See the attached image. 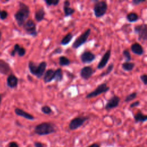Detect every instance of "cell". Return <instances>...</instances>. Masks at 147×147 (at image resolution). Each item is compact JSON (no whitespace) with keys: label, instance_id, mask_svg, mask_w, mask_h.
I'll return each instance as SVG.
<instances>
[{"label":"cell","instance_id":"cell-44","mask_svg":"<svg viewBox=\"0 0 147 147\" xmlns=\"http://www.w3.org/2000/svg\"><path fill=\"white\" fill-rule=\"evenodd\" d=\"M1 10H0V13H1Z\"/></svg>","mask_w":147,"mask_h":147},{"label":"cell","instance_id":"cell-40","mask_svg":"<svg viewBox=\"0 0 147 147\" xmlns=\"http://www.w3.org/2000/svg\"><path fill=\"white\" fill-rule=\"evenodd\" d=\"M70 6V2L68 1H65L64 2V6Z\"/></svg>","mask_w":147,"mask_h":147},{"label":"cell","instance_id":"cell-1","mask_svg":"<svg viewBox=\"0 0 147 147\" xmlns=\"http://www.w3.org/2000/svg\"><path fill=\"white\" fill-rule=\"evenodd\" d=\"M19 9L14 14L15 20L19 26H23L29 17L30 9L28 5L22 2L19 3Z\"/></svg>","mask_w":147,"mask_h":147},{"label":"cell","instance_id":"cell-14","mask_svg":"<svg viewBox=\"0 0 147 147\" xmlns=\"http://www.w3.org/2000/svg\"><path fill=\"white\" fill-rule=\"evenodd\" d=\"M131 51L135 55L141 56L144 53V49L142 46L138 42H134L130 46Z\"/></svg>","mask_w":147,"mask_h":147},{"label":"cell","instance_id":"cell-36","mask_svg":"<svg viewBox=\"0 0 147 147\" xmlns=\"http://www.w3.org/2000/svg\"><path fill=\"white\" fill-rule=\"evenodd\" d=\"M145 0H133L132 1V4L134 6H137V5H140V3H144L145 2Z\"/></svg>","mask_w":147,"mask_h":147},{"label":"cell","instance_id":"cell-16","mask_svg":"<svg viewBox=\"0 0 147 147\" xmlns=\"http://www.w3.org/2000/svg\"><path fill=\"white\" fill-rule=\"evenodd\" d=\"M7 85L8 87L11 88H16L18 85V79L16 76H15L13 74H10L7 78L6 80Z\"/></svg>","mask_w":147,"mask_h":147},{"label":"cell","instance_id":"cell-38","mask_svg":"<svg viewBox=\"0 0 147 147\" xmlns=\"http://www.w3.org/2000/svg\"><path fill=\"white\" fill-rule=\"evenodd\" d=\"M8 147H19V146H18V144L16 142H12L10 143V144H9Z\"/></svg>","mask_w":147,"mask_h":147},{"label":"cell","instance_id":"cell-6","mask_svg":"<svg viewBox=\"0 0 147 147\" xmlns=\"http://www.w3.org/2000/svg\"><path fill=\"white\" fill-rule=\"evenodd\" d=\"M134 32L138 35L139 41H145L147 39V24L137 25L134 27Z\"/></svg>","mask_w":147,"mask_h":147},{"label":"cell","instance_id":"cell-15","mask_svg":"<svg viewBox=\"0 0 147 147\" xmlns=\"http://www.w3.org/2000/svg\"><path fill=\"white\" fill-rule=\"evenodd\" d=\"M11 69L9 64L4 60L0 59V73L5 75H10Z\"/></svg>","mask_w":147,"mask_h":147},{"label":"cell","instance_id":"cell-35","mask_svg":"<svg viewBox=\"0 0 147 147\" xmlns=\"http://www.w3.org/2000/svg\"><path fill=\"white\" fill-rule=\"evenodd\" d=\"M140 105V100H136L133 102H132L130 105V106L129 107L130 108H134V107H138Z\"/></svg>","mask_w":147,"mask_h":147},{"label":"cell","instance_id":"cell-34","mask_svg":"<svg viewBox=\"0 0 147 147\" xmlns=\"http://www.w3.org/2000/svg\"><path fill=\"white\" fill-rule=\"evenodd\" d=\"M8 16V13L6 11V10H2L1 11V13H0V19L1 20H5L7 17Z\"/></svg>","mask_w":147,"mask_h":147},{"label":"cell","instance_id":"cell-28","mask_svg":"<svg viewBox=\"0 0 147 147\" xmlns=\"http://www.w3.org/2000/svg\"><path fill=\"white\" fill-rule=\"evenodd\" d=\"M70 60L65 56H61L59 57V64L61 66H67L70 64Z\"/></svg>","mask_w":147,"mask_h":147},{"label":"cell","instance_id":"cell-4","mask_svg":"<svg viewBox=\"0 0 147 147\" xmlns=\"http://www.w3.org/2000/svg\"><path fill=\"white\" fill-rule=\"evenodd\" d=\"M95 3L93 7L95 17L97 18L104 16L108 9V5L105 1H95Z\"/></svg>","mask_w":147,"mask_h":147},{"label":"cell","instance_id":"cell-12","mask_svg":"<svg viewBox=\"0 0 147 147\" xmlns=\"http://www.w3.org/2000/svg\"><path fill=\"white\" fill-rule=\"evenodd\" d=\"M111 50L110 49H108L102 56L98 64V65L96 67L97 69H103V68H105L106 67V65H107V64L108 63L110 57H111Z\"/></svg>","mask_w":147,"mask_h":147},{"label":"cell","instance_id":"cell-5","mask_svg":"<svg viewBox=\"0 0 147 147\" xmlns=\"http://www.w3.org/2000/svg\"><path fill=\"white\" fill-rule=\"evenodd\" d=\"M109 90H110V87L108 86L106 83H103L99 84L94 90L88 93L86 95V98L87 99L95 98L102 94L107 92Z\"/></svg>","mask_w":147,"mask_h":147},{"label":"cell","instance_id":"cell-21","mask_svg":"<svg viewBox=\"0 0 147 147\" xmlns=\"http://www.w3.org/2000/svg\"><path fill=\"white\" fill-rule=\"evenodd\" d=\"M45 16V11L42 7L37 9L34 14L35 20L37 22H40L44 19Z\"/></svg>","mask_w":147,"mask_h":147},{"label":"cell","instance_id":"cell-8","mask_svg":"<svg viewBox=\"0 0 147 147\" xmlns=\"http://www.w3.org/2000/svg\"><path fill=\"white\" fill-rule=\"evenodd\" d=\"M88 119L87 117H78L72 119L69 123V128L70 130H74L82 126L83 123Z\"/></svg>","mask_w":147,"mask_h":147},{"label":"cell","instance_id":"cell-41","mask_svg":"<svg viewBox=\"0 0 147 147\" xmlns=\"http://www.w3.org/2000/svg\"><path fill=\"white\" fill-rule=\"evenodd\" d=\"M87 147H100V146L97 144H92Z\"/></svg>","mask_w":147,"mask_h":147},{"label":"cell","instance_id":"cell-13","mask_svg":"<svg viewBox=\"0 0 147 147\" xmlns=\"http://www.w3.org/2000/svg\"><path fill=\"white\" fill-rule=\"evenodd\" d=\"M94 71L90 66H85L83 67L80 72V75L84 80L89 79L93 75Z\"/></svg>","mask_w":147,"mask_h":147},{"label":"cell","instance_id":"cell-23","mask_svg":"<svg viewBox=\"0 0 147 147\" xmlns=\"http://www.w3.org/2000/svg\"><path fill=\"white\" fill-rule=\"evenodd\" d=\"M121 67L122 69H123L125 71L130 72L133 70V69L135 67V63L132 62H123L122 65Z\"/></svg>","mask_w":147,"mask_h":147},{"label":"cell","instance_id":"cell-19","mask_svg":"<svg viewBox=\"0 0 147 147\" xmlns=\"http://www.w3.org/2000/svg\"><path fill=\"white\" fill-rule=\"evenodd\" d=\"M134 119L136 123L145 122L147 121V115L144 114L141 111L138 110L134 115Z\"/></svg>","mask_w":147,"mask_h":147},{"label":"cell","instance_id":"cell-24","mask_svg":"<svg viewBox=\"0 0 147 147\" xmlns=\"http://www.w3.org/2000/svg\"><path fill=\"white\" fill-rule=\"evenodd\" d=\"M63 71L61 68H57V69L55 70L53 80H55L56 82H60L63 80Z\"/></svg>","mask_w":147,"mask_h":147},{"label":"cell","instance_id":"cell-37","mask_svg":"<svg viewBox=\"0 0 147 147\" xmlns=\"http://www.w3.org/2000/svg\"><path fill=\"white\" fill-rule=\"evenodd\" d=\"M34 146L35 147H44L43 144L40 142H35Z\"/></svg>","mask_w":147,"mask_h":147},{"label":"cell","instance_id":"cell-33","mask_svg":"<svg viewBox=\"0 0 147 147\" xmlns=\"http://www.w3.org/2000/svg\"><path fill=\"white\" fill-rule=\"evenodd\" d=\"M140 78L144 85H147V74H144L141 75Z\"/></svg>","mask_w":147,"mask_h":147},{"label":"cell","instance_id":"cell-20","mask_svg":"<svg viewBox=\"0 0 147 147\" xmlns=\"http://www.w3.org/2000/svg\"><path fill=\"white\" fill-rule=\"evenodd\" d=\"M54 74H55V70L51 68L48 69L44 75V82L45 83H50L52 80H53V77H54Z\"/></svg>","mask_w":147,"mask_h":147},{"label":"cell","instance_id":"cell-32","mask_svg":"<svg viewBox=\"0 0 147 147\" xmlns=\"http://www.w3.org/2000/svg\"><path fill=\"white\" fill-rule=\"evenodd\" d=\"M44 2L45 3L50 6H57L60 2L59 0H45Z\"/></svg>","mask_w":147,"mask_h":147},{"label":"cell","instance_id":"cell-22","mask_svg":"<svg viewBox=\"0 0 147 147\" xmlns=\"http://www.w3.org/2000/svg\"><path fill=\"white\" fill-rule=\"evenodd\" d=\"M126 18L129 22H136L139 20L140 17L137 13L135 12H130L127 14Z\"/></svg>","mask_w":147,"mask_h":147},{"label":"cell","instance_id":"cell-7","mask_svg":"<svg viewBox=\"0 0 147 147\" xmlns=\"http://www.w3.org/2000/svg\"><path fill=\"white\" fill-rule=\"evenodd\" d=\"M91 33V29L88 28L82 34H81L73 42L72 48L77 49L81 47L87 41Z\"/></svg>","mask_w":147,"mask_h":147},{"label":"cell","instance_id":"cell-39","mask_svg":"<svg viewBox=\"0 0 147 147\" xmlns=\"http://www.w3.org/2000/svg\"><path fill=\"white\" fill-rule=\"evenodd\" d=\"M62 52V49L60 48H56L55 50V51H54V52L53 53V54H55V53H60L61 52Z\"/></svg>","mask_w":147,"mask_h":147},{"label":"cell","instance_id":"cell-43","mask_svg":"<svg viewBox=\"0 0 147 147\" xmlns=\"http://www.w3.org/2000/svg\"><path fill=\"white\" fill-rule=\"evenodd\" d=\"M1 100H2V97H1V95H0V104H1Z\"/></svg>","mask_w":147,"mask_h":147},{"label":"cell","instance_id":"cell-3","mask_svg":"<svg viewBox=\"0 0 147 147\" xmlns=\"http://www.w3.org/2000/svg\"><path fill=\"white\" fill-rule=\"evenodd\" d=\"M56 131L55 126L50 122H42L37 125L34 128L36 134L40 136L48 135Z\"/></svg>","mask_w":147,"mask_h":147},{"label":"cell","instance_id":"cell-26","mask_svg":"<svg viewBox=\"0 0 147 147\" xmlns=\"http://www.w3.org/2000/svg\"><path fill=\"white\" fill-rule=\"evenodd\" d=\"M114 68V64H113V63H110V64L107 66L106 69L105 71H103V72L100 74V76L103 77V76H106L109 75V74L113 71Z\"/></svg>","mask_w":147,"mask_h":147},{"label":"cell","instance_id":"cell-25","mask_svg":"<svg viewBox=\"0 0 147 147\" xmlns=\"http://www.w3.org/2000/svg\"><path fill=\"white\" fill-rule=\"evenodd\" d=\"M72 38H73V35L71 33H67L61 40L60 44L62 45H66L68 44L70 42V41L72 40Z\"/></svg>","mask_w":147,"mask_h":147},{"label":"cell","instance_id":"cell-17","mask_svg":"<svg viewBox=\"0 0 147 147\" xmlns=\"http://www.w3.org/2000/svg\"><path fill=\"white\" fill-rule=\"evenodd\" d=\"M16 53L19 56H24L26 53V50L24 48L21 47L19 44H16L14 45V48L11 52V56H14Z\"/></svg>","mask_w":147,"mask_h":147},{"label":"cell","instance_id":"cell-42","mask_svg":"<svg viewBox=\"0 0 147 147\" xmlns=\"http://www.w3.org/2000/svg\"><path fill=\"white\" fill-rule=\"evenodd\" d=\"M1 36H2V32H1V31L0 30V40H1Z\"/></svg>","mask_w":147,"mask_h":147},{"label":"cell","instance_id":"cell-11","mask_svg":"<svg viewBox=\"0 0 147 147\" xmlns=\"http://www.w3.org/2000/svg\"><path fill=\"white\" fill-rule=\"evenodd\" d=\"M82 62L84 64H90L96 59V55L90 51H84L80 56Z\"/></svg>","mask_w":147,"mask_h":147},{"label":"cell","instance_id":"cell-27","mask_svg":"<svg viewBox=\"0 0 147 147\" xmlns=\"http://www.w3.org/2000/svg\"><path fill=\"white\" fill-rule=\"evenodd\" d=\"M63 10H64L65 17L71 16L75 11V10L74 8L70 7L69 6H63Z\"/></svg>","mask_w":147,"mask_h":147},{"label":"cell","instance_id":"cell-10","mask_svg":"<svg viewBox=\"0 0 147 147\" xmlns=\"http://www.w3.org/2000/svg\"><path fill=\"white\" fill-rule=\"evenodd\" d=\"M120 100H121V99L118 96L116 95H113L107 101L105 106V109L107 111H109L114 108L118 107L120 103Z\"/></svg>","mask_w":147,"mask_h":147},{"label":"cell","instance_id":"cell-18","mask_svg":"<svg viewBox=\"0 0 147 147\" xmlns=\"http://www.w3.org/2000/svg\"><path fill=\"white\" fill-rule=\"evenodd\" d=\"M14 113L17 115L24 117L27 119H29V120H34V117L32 114L25 111L24 110H23L21 109L16 108L14 109Z\"/></svg>","mask_w":147,"mask_h":147},{"label":"cell","instance_id":"cell-31","mask_svg":"<svg viewBox=\"0 0 147 147\" xmlns=\"http://www.w3.org/2000/svg\"><path fill=\"white\" fill-rule=\"evenodd\" d=\"M41 110L43 113H44L45 114H50L52 112L51 108L49 106H47V105L42 106L41 108Z\"/></svg>","mask_w":147,"mask_h":147},{"label":"cell","instance_id":"cell-45","mask_svg":"<svg viewBox=\"0 0 147 147\" xmlns=\"http://www.w3.org/2000/svg\"><path fill=\"white\" fill-rule=\"evenodd\" d=\"M146 40H147V39H146Z\"/></svg>","mask_w":147,"mask_h":147},{"label":"cell","instance_id":"cell-30","mask_svg":"<svg viewBox=\"0 0 147 147\" xmlns=\"http://www.w3.org/2000/svg\"><path fill=\"white\" fill-rule=\"evenodd\" d=\"M137 96V92H131L130 94H129V95H127L125 98V100L124 101L125 102H130L131 100H133L134 99H136Z\"/></svg>","mask_w":147,"mask_h":147},{"label":"cell","instance_id":"cell-9","mask_svg":"<svg viewBox=\"0 0 147 147\" xmlns=\"http://www.w3.org/2000/svg\"><path fill=\"white\" fill-rule=\"evenodd\" d=\"M23 27L26 33L34 37L36 36L37 34L36 30V25L32 19L28 20L24 24Z\"/></svg>","mask_w":147,"mask_h":147},{"label":"cell","instance_id":"cell-29","mask_svg":"<svg viewBox=\"0 0 147 147\" xmlns=\"http://www.w3.org/2000/svg\"><path fill=\"white\" fill-rule=\"evenodd\" d=\"M122 55L123 56L125 62H130L131 60V56L128 49H124L122 51Z\"/></svg>","mask_w":147,"mask_h":147},{"label":"cell","instance_id":"cell-2","mask_svg":"<svg viewBox=\"0 0 147 147\" xmlns=\"http://www.w3.org/2000/svg\"><path fill=\"white\" fill-rule=\"evenodd\" d=\"M28 68L32 75H35L38 79H40L45 74L47 68V63L44 61L37 65L33 61H30L28 63Z\"/></svg>","mask_w":147,"mask_h":147}]
</instances>
